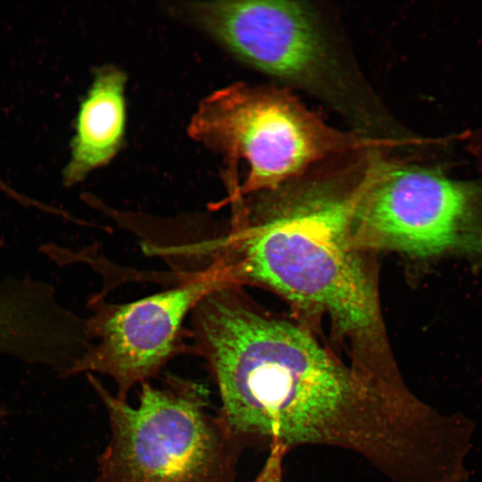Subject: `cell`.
Returning a JSON list of instances; mask_svg holds the SVG:
<instances>
[{"label": "cell", "instance_id": "cell-1", "mask_svg": "<svg viewBox=\"0 0 482 482\" xmlns=\"http://www.w3.org/2000/svg\"><path fill=\"white\" fill-rule=\"evenodd\" d=\"M205 361L220 396L217 414L244 447H343L393 482H427L438 467L442 416L346 367L298 325L257 307L238 310L212 335Z\"/></svg>", "mask_w": 482, "mask_h": 482}, {"label": "cell", "instance_id": "cell-2", "mask_svg": "<svg viewBox=\"0 0 482 482\" xmlns=\"http://www.w3.org/2000/svg\"><path fill=\"white\" fill-rule=\"evenodd\" d=\"M317 179L254 215L222 243L212 265L232 283L269 287L295 307L326 314L351 348L352 367L391 389L404 384L386 337L377 287L352 238L357 181Z\"/></svg>", "mask_w": 482, "mask_h": 482}, {"label": "cell", "instance_id": "cell-3", "mask_svg": "<svg viewBox=\"0 0 482 482\" xmlns=\"http://www.w3.org/2000/svg\"><path fill=\"white\" fill-rule=\"evenodd\" d=\"M87 376L111 428L95 482H235L244 446L209 411L205 386L169 375L161 387L141 384L131 406Z\"/></svg>", "mask_w": 482, "mask_h": 482}, {"label": "cell", "instance_id": "cell-4", "mask_svg": "<svg viewBox=\"0 0 482 482\" xmlns=\"http://www.w3.org/2000/svg\"><path fill=\"white\" fill-rule=\"evenodd\" d=\"M187 133L223 157L230 173L241 161L246 165L245 179L230 200L276 191L329 157L392 146L328 126L286 89L244 82L204 97Z\"/></svg>", "mask_w": 482, "mask_h": 482}, {"label": "cell", "instance_id": "cell-5", "mask_svg": "<svg viewBox=\"0 0 482 482\" xmlns=\"http://www.w3.org/2000/svg\"><path fill=\"white\" fill-rule=\"evenodd\" d=\"M178 11L244 62L320 97L349 117L360 133H373L376 116L366 105L367 93L307 3L203 1L184 3Z\"/></svg>", "mask_w": 482, "mask_h": 482}, {"label": "cell", "instance_id": "cell-6", "mask_svg": "<svg viewBox=\"0 0 482 482\" xmlns=\"http://www.w3.org/2000/svg\"><path fill=\"white\" fill-rule=\"evenodd\" d=\"M368 157L352 219L358 249L482 259V181L453 179L436 168L386 159L379 150Z\"/></svg>", "mask_w": 482, "mask_h": 482}, {"label": "cell", "instance_id": "cell-7", "mask_svg": "<svg viewBox=\"0 0 482 482\" xmlns=\"http://www.w3.org/2000/svg\"><path fill=\"white\" fill-rule=\"evenodd\" d=\"M229 282L210 268L182 284L129 302H92L86 319L88 345L64 377L99 372L117 385L116 396L127 401L137 384L159 374L165 364L186 349L182 324L187 314L212 289Z\"/></svg>", "mask_w": 482, "mask_h": 482}, {"label": "cell", "instance_id": "cell-8", "mask_svg": "<svg viewBox=\"0 0 482 482\" xmlns=\"http://www.w3.org/2000/svg\"><path fill=\"white\" fill-rule=\"evenodd\" d=\"M126 73L115 65L98 68L81 102L62 170L65 187L83 181L108 164L121 148L126 129Z\"/></svg>", "mask_w": 482, "mask_h": 482}, {"label": "cell", "instance_id": "cell-9", "mask_svg": "<svg viewBox=\"0 0 482 482\" xmlns=\"http://www.w3.org/2000/svg\"><path fill=\"white\" fill-rule=\"evenodd\" d=\"M288 449L284 444L273 440L270 445L269 456L253 482H283L282 461Z\"/></svg>", "mask_w": 482, "mask_h": 482}, {"label": "cell", "instance_id": "cell-10", "mask_svg": "<svg viewBox=\"0 0 482 482\" xmlns=\"http://www.w3.org/2000/svg\"><path fill=\"white\" fill-rule=\"evenodd\" d=\"M473 152L478 156L479 162L482 163V136L474 143L472 146Z\"/></svg>", "mask_w": 482, "mask_h": 482}, {"label": "cell", "instance_id": "cell-11", "mask_svg": "<svg viewBox=\"0 0 482 482\" xmlns=\"http://www.w3.org/2000/svg\"><path fill=\"white\" fill-rule=\"evenodd\" d=\"M4 246V241L0 238V251Z\"/></svg>", "mask_w": 482, "mask_h": 482}]
</instances>
